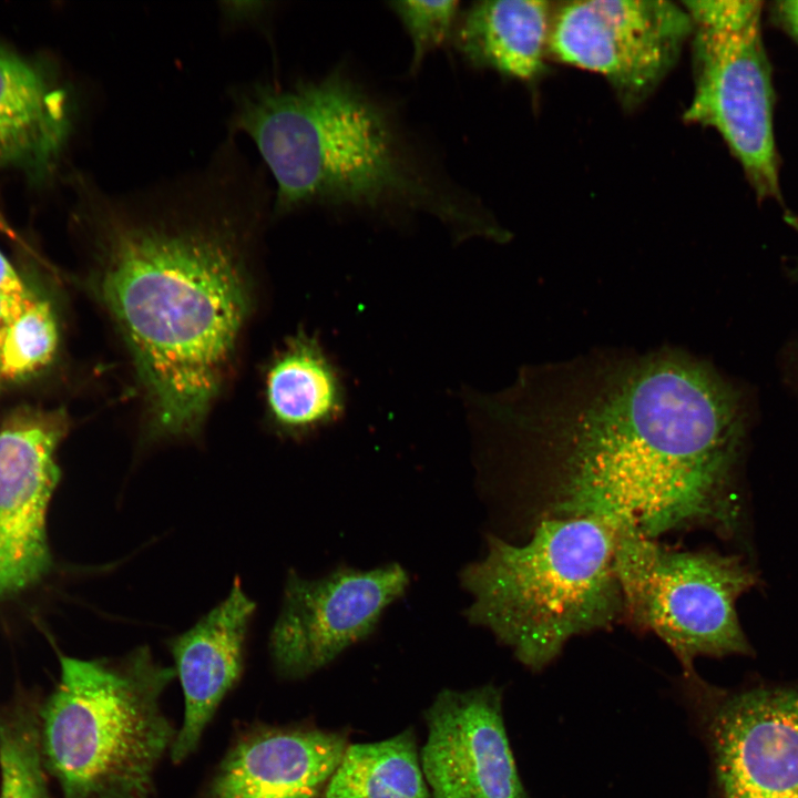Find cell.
Segmentation results:
<instances>
[{"instance_id": "cell-15", "label": "cell", "mask_w": 798, "mask_h": 798, "mask_svg": "<svg viewBox=\"0 0 798 798\" xmlns=\"http://www.w3.org/2000/svg\"><path fill=\"white\" fill-rule=\"evenodd\" d=\"M255 610L236 577L221 603L167 641L184 695L183 723L170 750L174 764L195 751L219 704L241 679Z\"/></svg>"}, {"instance_id": "cell-11", "label": "cell", "mask_w": 798, "mask_h": 798, "mask_svg": "<svg viewBox=\"0 0 798 798\" xmlns=\"http://www.w3.org/2000/svg\"><path fill=\"white\" fill-rule=\"evenodd\" d=\"M704 697L718 798H798V689L736 693L687 681Z\"/></svg>"}, {"instance_id": "cell-25", "label": "cell", "mask_w": 798, "mask_h": 798, "mask_svg": "<svg viewBox=\"0 0 798 798\" xmlns=\"http://www.w3.org/2000/svg\"><path fill=\"white\" fill-rule=\"evenodd\" d=\"M791 276H792L796 280H798V259H797L796 263L794 264V267H792V269H791Z\"/></svg>"}, {"instance_id": "cell-9", "label": "cell", "mask_w": 798, "mask_h": 798, "mask_svg": "<svg viewBox=\"0 0 798 798\" xmlns=\"http://www.w3.org/2000/svg\"><path fill=\"white\" fill-rule=\"evenodd\" d=\"M409 576L397 563L361 571L340 567L315 580L287 574L268 648L277 674L303 678L369 636Z\"/></svg>"}, {"instance_id": "cell-5", "label": "cell", "mask_w": 798, "mask_h": 798, "mask_svg": "<svg viewBox=\"0 0 798 798\" xmlns=\"http://www.w3.org/2000/svg\"><path fill=\"white\" fill-rule=\"evenodd\" d=\"M40 710L47 770L64 798H154L155 771L177 730L161 707L176 673L149 646L100 659L60 658Z\"/></svg>"}, {"instance_id": "cell-2", "label": "cell", "mask_w": 798, "mask_h": 798, "mask_svg": "<svg viewBox=\"0 0 798 798\" xmlns=\"http://www.w3.org/2000/svg\"><path fill=\"white\" fill-rule=\"evenodd\" d=\"M94 239L91 293L142 390L144 443L194 440L252 315L254 224L225 201L81 202Z\"/></svg>"}, {"instance_id": "cell-24", "label": "cell", "mask_w": 798, "mask_h": 798, "mask_svg": "<svg viewBox=\"0 0 798 798\" xmlns=\"http://www.w3.org/2000/svg\"><path fill=\"white\" fill-rule=\"evenodd\" d=\"M22 300L13 301V300L0 298V360H1V350H2V345H3V339L6 336L8 325L10 323L12 316L16 314L17 309L19 308L20 304L22 303Z\"/></svg>"}, {"instance_id": "cell-21", "label": "cell", "mask_w": 798, "mask_h": 798, "mask_svg": "<svg viewBox=\"0 0 798 798\" xmlns=\"http://www.w3.org/2000/svg\"><path fill=\"white\" fill-rule=\"evenodd\" d=\"M386 4L410 40L411 75L419 73L430 54L452 48L463 10L461 1H389Z\"/></svg>"}, {"instance_id": "cell-20", "label": "cell", "mask_w": 798, "mask_h": 798, "mask_svg": "<svg viewBox=\"0 0 798 798\" xmlns=\"http://www.w3.org/2000/svg\"><path fill=\"white\" fill-rule=\"evenodd\" d=\"M40 720L24 708L0 713V798H52Z\"/></svg>"}, {"instance_id": "cell-7", "label": "cell", "mask_w": 798, "mask_h": 798, "mask_svg": "<svg viewBox=\"0 0 798 798\" xmlns=\"http://www.w3.org/2000/svg\"><path fill=\"white\" fill-rule=\"evenodd\" d=\"M692 22L694 93L684 120L714 129L758 201L782 204L771 65L761 1H682Z\"/></svg>"}, {"instance_id": "cell-10", "label": "cell", "mask_w": 798, "mask_h": 798, "mask_svg": "<svg viewBox=\"0 0 798 798\" xmlns=\"http://www.w3.org/2000/svg\"><path fill=\"white\" fill-rule=\"evenodd\" d=\"M70 428L62 407L23 405L0 426V601L51 569L47 512L60 480L55 453Z\"/></svg>"}, {"instance_id": "cell-18", "label": "cell", "mask_w": 798, "mask_h": 798, "mask_svg": "<svg viewBox=\"0 0 798 798\" xmlns=\"http://www.w3.org/2000/svg\"><path fill=\"white\" fill-rule=\"evenodd\" d=\"M321 798H434L413 730L377 743L349 744Z\"/></svg>"}, {"instance_id": "cell-4", "label": "cell", "mask_w": 798, "mask_h": 798, "mask_svg": "<svg viewBox=\"0 0 798 798\" xmlns=\"http://www.w3.org/2000/svg\"><path fill=\"white\" fill-rule=\"evenodd\" d=\"M614 553V530L594 518L539 522L521 543L489 534L485 555L461 571L464 614L542 671L575 636L622 621Z\"/></svg>"}, {"instance_id": "cell-16", "label": "cell", "mask_w": 798, "mask_h": 798, "mask_svg": "<svg viewBox=\"0 0 798 798\" xmlns=\"http://www.w3.org/2000/svg\"><path fill=\"white\" fill-rule=\"evenodd\" d=\"M554 4L483 0L463 7L452 48L472 70L533 82L546 70Z\"/></svg>"}, {"instance_id": "cell-13", "label": "cell", "mask_w": 798, "mask_h": 798, "mask_svg": "<svg viewBox=\"0 0 798 798\" xmlns=\"http://www.w3.org/2000/svg\"><path fill=\"white\" fill-rule=\"evenodd\" d=\"M348 745L344 733L314 726L250 727L201 798H321Z\"/></svg>"}, {"instance_id": "cell-6", "label": "cell", "mask_w": 798, "mask_h": 798, "mask_svg": "<svg viewBox=\"0 0 798 798\" xmlns=\"http://www.w3.org/2000/svg\"><path fill=\"white\" fill-rule=\"evenodd\" d=\"M614 564L623 596L622 621L661 638L686 678L696 674L697 657L751 652L737 602L755 586L756 575L739 555L675 549L620 533Z\"/></svg>"}, {"instance_id": "cell-19", "label": "cell", "mask_w": 798, "mask_h": 798, "mask_svg": "<svg viewBox=\"0 0 798 798\" xmlns=\"http://www.w3.org/2000/svg\"><path fill=\"white\" fill-rule=\"evenodd\" d=\"M59 345L60 323L52 300L29 288L6 331L0 380H24L42 371L54 360Z\"/></svg>"}, {"instance_id": "cell-8", "label": "cell", "mask_w": 798, "mask_h": 798, "mask_svg": "<svg viewBox=\"0 0 798 798\" xmlns=\"http://www.w3.org/2000/svg\"><path fill=\"white\" fill-rule=\"evenodd\" d=\"M693 32L682 4L668 0H585L554 4L549 59L602 75L634 110L677 63Z\"/></svg>"}, {"instance_id": "cell-23", "label": "cell", "mask_w": 798, "mask_h": 798, "mask_svg": "<svg viewBox=\"0 0 798 798\" xmlns=\"http://www.w3.org/2000/svg\"><path fill=\"white\" fill-rule=\"evenodd\" d=\"M769 17L798 44V0L773 2L769 8Z\"/></svg>"}, {"instance_id": "cell-1", "label": "cell", "mask_w": 798, "mask_h": 798, "mask_svg": "<svg viewBox=\"0 0 798 798\" xmlns=\"http://www.w3.org/2000/svg\"><path fill=\"white\" fill-rule=\"evenodd\" d=\"M469 417L516 473L525 536L553 519L594 518L648 540L741 525L736 390L682 349L596 352L525 367Z\"/></svg>"}, {"instance_id": "cell-12", "label": "cell", "mask_w": 798, "mask_h": 798, "mask_svg": "<svg viewBox=\"0 0 798 798\" xmlns=\"http://www.w3.org/2000/svg\"><path fill=\"white\" fill-rule=\"evenodd\" d=\"M420 750L434 798H529L511 750L502 694L493 685L441 690L424 713Z\"/></svg>"}, {"instance_id": "cell-14", "label": "cell", "mask_w": 798, "mask_h": 798, "mask_svg": "<svg viewBox=\"0 0 798 798\" xmlns=\"http://www.w3.org/2000/svg\"><path fill=\"white\" fill-rule=\"evenodd\" d=\"M76 115L70 85L51 63L0 44V167L41 184L53 176Z\"/></svg>"}, {"instance_id": "cell-22", "label": "cell", "mask_w": 798, "mask_h": 798, "mask_svg": "<svg viewBox=\"0 0 798 798\" xmlns=\"http://www.w3.org/2000/svg\"><path fill=\"white\" fill-rule=\"evenodd\" d=\"M28 289L19 273L0 250V298L20 301Z\"/></svg>"}, {"instance_id": "cell-3", "label": "cell", "mask_w": 798, "mask_h": 798, "mask_svg": "<svg viewBox=\"0 0 798 798\" xmlns=\"http://www.w3.org/2000/svg\"><path fill=\"white\" fill-rule=\"evenodd\" d=\"M233 126L274 177V211L318 208L400 224L428 216L456 241L507 242L484 203L458 184L399 104L346 63L235 96Z\"/></svg>"}, {"instance_id": "cell-17", "label": "cell", "mask_w": 798, "mask_h": 798, "mask_svg": "<svg viewBox=\"0 0 798 798\" xmlns=\"http://www.w3.org/2000/svg\"><path fill=\"white\" fill-rule=\"evenodd\" d=\"M264 398L270 424L304 437L335 423L345 411L341 375L317 337L299 329L268 360Z\"/></svg>"}]
</instances>
